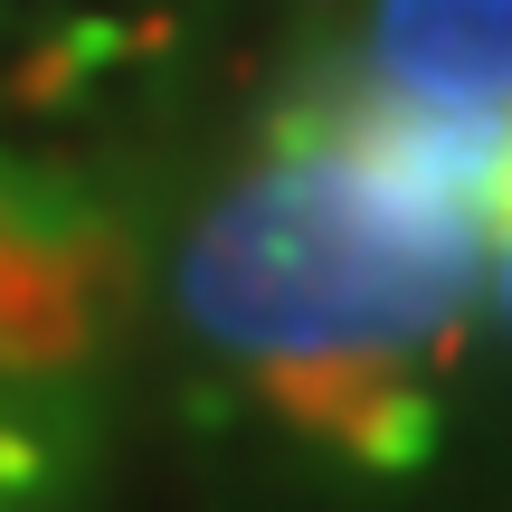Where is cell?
<instances>
[{"label":"cell","mask_w":512,"mask_h":512,"mask_svg":"<svg viewBox=\"0 0 512 512\" xmlns=\"http://www.w3.org/2000/svg\"><path fill=\"white\" fill-rule=\"evenodd\" d=\"M512 228V162H503V190H494V238Z\"/></svg>","instance_id":"obj_6"},{"label":"cell","mask_w":512,"mask_h":512,"mask_svg":"<svg viewBox=\"0 0 512 512\" xmlns=\"http://www.w3.org/2000/svg\"><path fill=\"white\" fill-rule=\"evenodd\" d=\"M256 389L294 437L380 475H408L437 446V370L408 351H304V361H266Z\"/></svg>","instance_id":"obj_4"},{"label":"cell","mask_w":512,"mask_h":512,"mask_svg":"<svg viewBox=\"0 0 512 512\" xmlns=\"http://www.w3.org/2000/svg\"><path fill=\"white\" fill-rule=\"evenodd\" d=\"M143 256L114 219L0 171V380L48 389L95 370L133 323Z\"/></svg>","instance_id":"obj_2"},{"label":"cell","mask_w":512,"mask_h":512,"mask_svg":"<svg viewBox=\"0 0 512 512\" xmlns=\"http://www.w3.org/2000/svg\"><path fill=\"white\" fill-rule=\"evenodd\" d=\"M484 247V209L437 200L351 143H266V162L190 219L171 304L190 342L247 370L304 351H408L446 370L494 275Z\"/></svg>","instance_id":"obj_1"},{"label":"cell","mask_w":512,"mask_h":512,"mask_svg":"<svg viewBox=\"0 0 512 512\" xmlns=\"http://www.w3.org/2000/svg\"><path fill=\"white\" fill-rule=\"evenodd\" d=\"M494 294H503V323H512V228H503V266H494Z\"/></svg>","instance_id":"obj_5"},{"label":"cell","mask_w":512,"mask_h":512,"mask_svg":"<svg viewBox=\"0 0 512 512\" xmlns=\"http://www.w3.org/2000/svg\"><path fill=\"white\" fill-rule=\"evenodd\" d=\"M313 67L408 105H512V0H361Z\"/></svg>","instance_id":"obj_3"}]
</instances>
